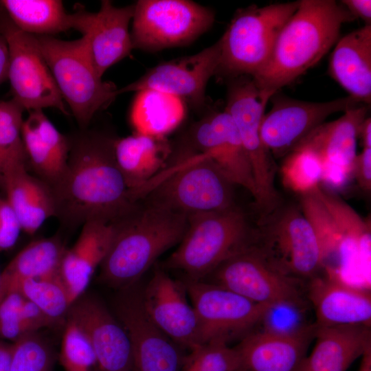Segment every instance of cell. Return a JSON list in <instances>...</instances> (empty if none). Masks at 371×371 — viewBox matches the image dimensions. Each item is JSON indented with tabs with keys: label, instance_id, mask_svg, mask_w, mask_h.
I'll list each match as a JSON object with an SVG mask.
<instances>
[{
	"label": "cell",
	"instance_id": "cell-1",
	"mask_svg": "<svg viewBox=\"0 0 371 371\" xmlns=\"http://www.w3.org/2000/svg\"><path fill=\"white\" fill-rule=\"evenodd\" d=\"M114 141L87 133L70 146L65 172L52 188L56 216L65 225L93 220L116 223L137 207L117 166Z\"/></svg>",
	"mask_w": 371,
	"mask_h": 371
},
{
	"label": "cell",
	"instance_id": "cell-2",
	"mask_svg": "<svg viewBox=\"0 0 371 371\" xmlns=\"http://www.w3.org/2000/svg\"><path fill=\"white\" fill-rule=\"evenodd\" d=\"M355 20L334 0H301L280 30L265 67L252 78L260 99L270 98L317 64L339 39L343 24Z\"/></svg>",
	"mask_w": 371,
	"mask_h": 371
},
{
	"label": "cell",
	"instance_id": "cell-3",
	"mask_svg": "<svg viewBox=\"0 0 371 371\" xmlns=\"http://www.w3.org/2000/svg\"><path fill=\"white\" fill-rule=\"evenodd\" d=\"M188 216L149 205L136 207L115 223L109 251L100 266V279L121 291L138 282L166 250L179 243Z\"/></svg>",
	"mask_w": 371,
	"mask_h": 371
},
{
	"label": "cell",
	"instance_id": "cell-4",
	"mask_svg": "<svg viewBox=\"0 0 371 371\" xmlns=\"http://www.w3.org/2000/svg\"><path fill=\"white\" fill-rule=\"evenodd\" d=\"M234 186L210 159L196 153L164 168L131 197L189 217L235 206Z\"/></svg>",
	"mask_w": 371,
	"mask_h": 371
},
{
	"label": "cell",
	"instance_id": "cell-5",
	"mask_svg": "<svg viewBox=\"0 0 371 371\" xmlns=\"http://www.w3.org/2000/svg\"><path fill=\"white\" fill-rule=\"evenodd\" d=\"M179 247L165 262L181 271L186 280L202 281L224 260L252 244L244 214L234 206L188 217Z\"/></svg>",
	"mask_w": 371,
	"mask_h": 371
},
{
	"label": "cell",
	"instance_id": "cell-6",
	"mask_svg": "<svg viewBox=\"0 0 371 371\" xmlns=\"http://www.w3.org/2000/svg\"><path fill=\"white\" fill-rule=\"evenodd\" d=\"M35 36L63 100L78 124L86 128L118 95V89L98 75L87 36L74 41Z\"/></svg>",
	"mask_w": 371,
	"mask_h": 371
},
{
	"label": "cell",
	"instance_id": "cell-7",
	"mask_svg": "<svg viewBox=\"0 0 371 371\" xmlns=\"http://www.w3.org/2000/svg\"><path fill=\"white\" fill-rule=\"evenodd\" d=\"M298 6L299 1L238 9L218 40L216 74L254 77L267 63L280 30Z\"/></svg>",
	"mask_w": 371,
	"mask_h": 371
},
{
	"label": "cell",
	"instance_id": "cell-8",
	"mask_svg": "<svg viewBox=\"0 0 371 371\" xmlns=\"http://www.w3.org/2000/svg\"><path fill=\"white\" fill-rule=\"evenodd\" d=\"M266 105L251 77L229 78L225 110L236 127L251 164L257 189L255 201L263 218L277 209L280 201L274 184L275 163L260 135Z\"/></svg>",
	"mask_w": 371,
	"mask_h": 371
},
{
	"label": "cell",
	"instance_id": "cell-9",
	"mask_svg": "<svg viewBox=\"0 0 371 371\" xmlns=\"http://www.w3.org/2000/svg\"><path fill=\"white\" fill-rule=\"evenodd\" d=\"M213 11L188 0H139L134 4L133 47L155 52L186 45L213 25Z\"/></svg>",
	"mask_w": 371,
	"mask_h": 371
},
{
	"label": "cell",
	"instance_id": "cell-10",
	"mask_svg": "<svg viewBox=\"0 0 371 371\" xmlns=\"http://www.w3.org/2000/svg\"><path fill=\"white\" fill-rule=\"evenodd\" d=\"M256 247L275 269L289 276L311 278L323 268L320 243L301 209H276L262 218Z\"/></svg>",
	"mask_w": 371,
	"mask_h": 371
},
{
	"label": "cell",
	"instance_id": "cell-11",
	"mask_svg": "<svg viewBox=\"0 0 371 371\" xmlns=\"http://www.w3.org/2000/svg\"><path fill=\"white\" fill-rule=\"evenodd\" d=\"M0 33L8 47V79L12 99L28 111L55 108L67 114L35 35L19 30L1 7Z\"/></svg>",
	"mask_w": 371,
	"mask_h": 371
},
{
	"label": "cell",
	"instance_id": "cell-12",
	"mask_svg": "<svg viewBox=\"0 0 371 371\" xmlns=\"http://www.w3.org/2000/svg\"><path fill=\"white\" fill-rule=\"evenodd\" d=\"M198 317L200 345L228 344L242 338L260 324L269 306L255 303L232 291L203 281L183 282Z\"/></svg>",
	"mask_w": 371,
	"mask_h": 371
},
{
	"label": "cell",
	"instance_id": "cell-13",
	"mask_svg": "<svg viewBox=\"0 0 371 371\" xmlns=\"http://www.w3.org/2000/svg\"><path fill=\"white\" fill-rule=\"evenodd\" d=\"M202 281L263 306L302 300L293 278L271 266L253 244L224 260Z\"/></svg>",
	"mask_w": 371,
	"mask_h": 371
},
{
	"label": "cell",
	"instance_id": "cell-14",
	"mask_svg": "<svg viewBox=\"0 0 371 371\" xmlns=\"http://www.w3.org/2000/svg\"><path fill=\"white\" fill-rule=\"evenodd\" d=\"M270 111L260 125L262 140L273 157H283L313 131L337 112H345L363 104L350 96L315 102L273 94Z\"/></svg>",
	"mask_w": 371,
	"mask_h": 371
},
{
	"label": "cell",
	"instance_id": "cell-15",
	"mask_svg": "<svg viewBox=\"0 0 371 371\" xmlns=\"http://www.w3.org/2000/svg\"><path fill=\"white\" fill-rule=\"evenodd\" d=\"M115 304L117 319L128 335L133 355L132 371H181V347L150 319L134 286L122 290Z\"/></svg>",
	"mask_w": 371,
	"mask_h": 371
},
{
	"label": "cell",
	"instance_id": "cell-16",
	"mask_svg": "<svg viewBox=\"0 0 371 371\" xmlns=\"http://www.w3.org/2000/svg\"><path fill=\"white\" fill-rule=\"evenodd\" d=\"M219 60L218 41L196 54L153 67L135 81L118 89V95L131 91H156L188 102L194 107H202L207 82L216 74Z\"/></svg>",
	"mask_w": 371,
	"mask_h": 371
},
{
	"label": "cell",
	"instance_id": "cell-17",
	"mask_svg": "<svg viewBox=\"0 0 371 371\" xmlns=\"http://www.w3.org/2000/svg\"><path fill=\"white\" fill-rule=\"evenodd\" d=\"M368 109L362 104L346 111L337 120L322 124L296 146L308 149L318 158L321 182L326 187L341 188L352 177L359 131Z\"/></svg>",
	"mask_w": 371,
	"mask_h": 371
},
{
	"label": "cell",
	"instance_id": "cell-18",
	"mask_svg": "<svg viewBox=\"0 0 371 371\" xmlns=\"http://www.w3.org/2000/svg\"><path fill=\"white\" fill-rule=\"evenodd\" d=\"M183 282L156 269L141 291L144 308L153 323L181 348L190 351L200 345L199 324L188 302Z\"/></svg>",
	"mask_w": 371,
	"mask_h": 371
},
{
	"label": "cell",
	"instance_id": "cell-19",
	"mask_svg": "<svg viewBox=\"0 0 371 371\" xmlns=\"http://www.w3.org/2000/svg\"><path fill=\"white\" fill-rule=\"evenodd\" d=\"M66 321L74 324L85 336L100 371H132V348L127 332L99 300L80 297L71 306Z\"/></svg>",
	"mask_w": 371,
	"mask_h": 371
},
{
	"label": "cell",
	"instance_id": "cell-20",
	"mask_svg": "<svg viewBox=\"0 0 371 371\" xmlns=\"http://www.w3.org/2000/svg\"><path fill=\"white\" fill-rule=\"evenodd\" d=\"M134 4L117 7L109 0L101 2L97 12L78 10L71 14V27L87 36L90 53L98 75L128 56L133 44L129 24Z\"/></svg>",
	"mask_w": 371,
	"mask_h": 371
},
{
	"label": "cell",
	"instance_id": "cell-21",
	"mask_svg": "<svg viewBox=\"0 0 371 371\" xmlns=\"http://www.w3.org/2000/svg\"><path fill=\"white\" fill-rule=\"evenodd\" d=\"M192 140L197 153L210 159L229 181L246 189L256 200L257 189L251 164L236 127L225 109L197 122Z\"/></svg>",
	"mask_w": 371,
	"mask_h": 371
},
{
	"label": "cell",
	"instance_id": "cell-22",
	"mask_svg": "<svg viewBox=\"0 0 371 371\" xmlns=\"http://www.w3.org/2000/svg\"><path fill=\"white\" fill-rule=\"evenodd\" d=\"M326 273L324 276L312 277L308 286L317 326H370V292L348 284L334 273Z\"/></svg>",
	"mask_w": 371,
	"mask_h": 371
},
{
	"label": "cell",
	"instance_id": "cell-23",
	"mask_svg": "<svg viewBox=\"0 0 371 371\" xmlns=\"http://www.w3.org/2000/svg\"><path fill=\"white\" fill-rule=\"evenodd\" d=\"M317 326L293 335L262 330L245 335L234 347L246 371H297L314 340Z\"/></svg>",
	"mask_w": 371,
	"mask_h": 371
},
{
	"label": "cell",
	"instance_id": "cell-24",
	"mask_svg": "<svg viewBox=\"0 0 371 371\" xmlns=\"http://www.w3.org/2000/svg\"><path fill=\"white\" fill-rule=\"evenodd\" d=\"M115 231V223L89 221L82 225L74 245L66 249L60 275L73 303L83 295L104 260Z\"/></svg>",
	"mask_w": 371,
	"mask_h": 371
},
{
	"label": "cell",
	"instance_id": "cell-25",
	"mask_svg": "<svg viewBox=\"0 0 371 371\" xmlns=\"http://www.w3.org/2000/svg\"><path fill=\"white\" fill-rule=\"evenodd\" d=\"M22 139L27 164L37 177L51 188L64 175L70 144L43 110L29 111L22 126Z\"/></svg>",
	"mask_w": 371,
	"mask_h": 371
},
{
	"label": "cell",
	"instance_id": "cell-26",
	"mask_svg": "<svg viewBox=\"0 0 371 371\" xmlns=\"http://www.w3.org/2000/svg\"><path fill=\"white\" fill-rule=\"evenodd\" d=\"M328 73L349 96L370 104L371 25L338 39L330 55Z\"/></svg>",
	"mask_w": 371,
	"mask_h": 371
},
{
	"label": "cell",
	"instance_id": "cell-27",
	"mask_svg": "<svg viewBox=\"0 0 371 371\" xmlns=\"http://www.w3.org/2000/svg\"><path fill=\"white\" fill-rule=\"evenodd\" d=\"M370 337L366 326H317L314 348L297 371H346L371 348Z\"/></svg>",
	"mask_w": 371,
	"mask_h": 371
},
{
	"label": "cell",
	"instance_id": "cell-28",
	"mask_svg": "<svg viewBox=\"0 0 371 371\" xmlns=\"http://www.w3.org/2000/svg\"><path fill=\"white\" fill-rule=\"evenodd\" d=\"M0 183L6 200L14 211L22 231L35 234L50 217L56 216V208L52 188L31 175L27 166L12 168L0 176Z\"/></svg>",
	"mask_w": 371,
	"mask_h": 371
},
{
	"label": "cell",
	"instance_id": "cell-29",
	"mask_svg": "<svg viewBox=\"0 0 371 371\" xmlns=\"http://www.w3.org/2000/svg\"><path fill=\"white\" fill-rule=\"evenodd\" d=\"M165 137L135 133L114 141L117 166L131 194L165 168L169 155Z\"/></svg>",
	"mask_w": 371,
	"mask_h": 371
},
{
	"label": "cell",
	"instance_id": "cell-30",
	"mask_svg": "<svg viewBox=\"0 0 371 371\" xmlns=\"http://www.w3.org/2000/svg\"><path fill=\"white\" fill-rule=\"evenodd\" d=\"M58 236L34 240L21 249L0 273V302L23 281L60 271L66 251Z\"/></svg>",
	"mask_w": 371,
	"mask_h": 371
},
{
	"label": "cell",
	"instance_id": "cell-31",
	"mask_svg": "<svg viewBox=\"0 0 371 371\" xmlns=\"http://www.w3.org/2000/svg\"><path fill=\"white\" fill-rule=\"evenodd\" d=\"M185 109L182 100L151 90L137 92L130 119L135 133L164 138L182 122Z\"/></svg>",
	"mask_w": 371,
	"mask_h": 371
},
{
	"label": "cell",
	"instance_id": "cell-32",
	"mask_svg": "<svg viewBox=\"0 0 371 371\" xmlns=\"http://www.w3.org/2000/svg\"><path fill=\"white\" fill-rule=\"evenodd\" d=\"M0 7L21 31L51 36L71 29V14L59 0H1Z\"/></svg>",
	"mask_w": 371,
	"mask_h": 371
},
{
	"label": "cell",
	"instance_id": "cell-33",
	"mask_svg": "<svg viewBox=\"0 0 371 371\" xmlns=\"http://www.w3.org/2000/svg\"><path fill=\"white\" fill-rule=\"evenodd\" d=\"M14 291L34 303L56 325L65 324L73 302L60 277V271L21 282Z\"/></svg>",
	"mask_w": 371,
	"mask_h": 371
},
{
	"label": "cell",
	"instance_id": "cell-34",
	"mask_svg": "<svg viewBox=\"0 0 371 371\" xmlns=\"http://www.w3.org/2000/svg\"><path fill=\"white\" fill-rule=\"evenodd\" d=\"M281 173L284 186L301 195L320 184L322 165L310 150L296 147L285 156Z\"/></svg>",
	"mask_w": 371,
	"mask_h": 371
},
{
	"label": "cell",
	"instance_id": "cell-35",
	"mask_svg": "<svg viewBox=\"0 0 371 371\" xmlns=\"http://www.w3.org/2000/svg\"><path fill=\"white\" fill-rule=\"evenodd\" d=\"M245 370L235 348L222 341H210L194 348L184 356L181 371Z\"/></svg>",
	"mask_w": 371,
	"mask_h": 371
},
{
	"label": "cell",
	"instance_id": "cell-36",
	"mask_svg": "<svg viewBox=\"0 0 371 371\" xmlns=\"http://www.w3.org/2000/svg\"><path fill=\"white\" fill-rule=\"evenodd\" d=\"M13 343L9 371H53L58 355L50 342L38 332Z\"/></svg>",
	"mask_w": 371,
	"mask_h": 371
},
{
	"label": "cell",
	"instance_id": "cell-37",
	"mask_svg": "<svg viewBox=\"0 0 371 371\" xmlns=\"http://www.w3.org/2000/svg\"><path fill=\"white\" fill-rule=\"evenodd\" d=\"M58 359L65 371H100L89 342L72 322L66 321Z\"/></svg>",
	"mask_w": 371,
	"mask_h": 371
},
{
	"label": "cell",
	"instance_id": "cell-38",
	"mask_svg": "<svg viewBox=\"0 0 371 371\" xmlns=\"http://www.w3.org/2000/svg\"><path fill=\"white\" fill-rule=\"evenodd\" d=\"M24 111L12 98L0 101V152L16 162L27 165L22 139Z\"/></svg>",
	"mask_w": 371,
	"mask_h": 371
},
{
	"label": "cell",
	"instance_id": "cell-39",
	"mask_svg": "<svg viewBox=\"0 0 371 371\" xmlns=\"http://www.w3.org/2000/svg\"><path fill=\"white\" fill-rule=\"evenodd\" d=\"M302 300L284 301L267 307L260 324L262 330L280 335H293L311 326L305 319Z\"/></svg>",
	"mask_w": 371,
	"mask_h": 371
},
{
	"label": "cell",
	"instance_id": "cell-40",
	"mask_svg": "<svg viewBox=\"0 0 371 371\" xmlns=\"http://www.w3.org/2000/svg\"><path fill=\"white\" fill-rule=\"evenodd\" d=\"M21 231L14 211L5 199L0 197V251L12 248Z\"/></svg>",
	"mask_w": 371,
	"mask_h": 371
},
{
	"label": "cell",
	"instance_id": "cell-41",
	"mask_svg": "<svg viewBox=\"0 0 371 371\" xmlns=\"http://www.w3.org/2000/svg\"><path fill=\"white\" fill-rule=\"evenodd\" d=\"M352 177L363 191L371 190V148H363L357 154L352 165Z\"/></svg>",
	"mask_w": 371,
	"mask_h": 371
},
{
	"label": "cell",
	"instance_id": "cell-42",
	"mask_svg": "<svg viewBox=\"0 0 371 371\" xmlns=\"http://www.w3.org/2000/svg\"><path fill=\"white\" fill-rule=\"evenodd\" d=\"M340 3L355 19H361L366 25H371L370 0H342Z\"/></svg>",
	"mask_w": 371,
	"mask_h": 371
},
{
	"label": "cell",
	"instance_id": "cell-43",
	"mask_svg": "<svg viewBox=\"0 0 371 371\" xmlns=\"http://www.w3.org/2000/svg\"><path fill=\"white\" fill-rule=\"evenodd\" d=\"M9 53L6 41L0 33V85L8 79Z\"/></svg>",
	"mask_w": 371,
	"mask_h": 371
},
{
	"label": "cell",
	"instance_id": "cell-44",
	"mask_svg": "<svg viewBox=\"0 0 371 371\" xmlns=\"http://www.w3.org/2000/svg\"><path fill=\"white\" fill-rule=\"evenodd\" d=\"M13 349L14 343L0 341V371H9Z\"/></svg>",
	"mask_w": 371,
	"mask_h": 371
},
{
	"label": "cell",
	"instance_id": "cell-45",
	"mask_svg": "<svg viewBox=\"0 0 371 371\" xmlns=\"http://www.w3.org/2000/svg\"><path fill=\"white\" fill-rule=\"evenodd\" d=\"M363 148H371V119L366 117L361 124L359 137Z\"/></svg>",
	"mask_w": 371,
	"mask_h": 371
},
{
	"label": "cell",
	"instance_id": "cell-46",
	"mask_svg": "<svg viewBox=\"0 0 371 371\" xmlns=\"http://www.w3.org/2000/svg\"><path fill=\"white\" fill-rule=\"evenodd\" d=\"M20 165L27 166L24 164L18 163L9 159L0 152V176H2L12 168Z\"/></svg>",
	"mask_w": 371,
	"mask_h": 371
},
{
	"label": "cell",
	"instance_id": "cell-47",
	"mask_svg": "<svg viewBox=\"0 0 371 371\" xmlns=\"http://www.w3.org/2000/svg\"><path fill=\"white\" fill-rule=\"evenodd\" d=\"M359 371H371V348H369L362 355Z\"/></svg>",
	"mask_w": 371,
	"mask_h": 371
},
{
	"label": "cell",
	"instance_id": "cell-48",
	"mask_svg": "<svg viewBox=\"0 0 371 371\" xmlns=\"http://www.w3.org/2000/svg\"><path fill=\"white\" fill-rule=\"evenodd\" d=\"M241 371H246V370H241Z\"/></svg>",
	"mask_w": 371,
	"mask_h": 371
}]
</instances>
